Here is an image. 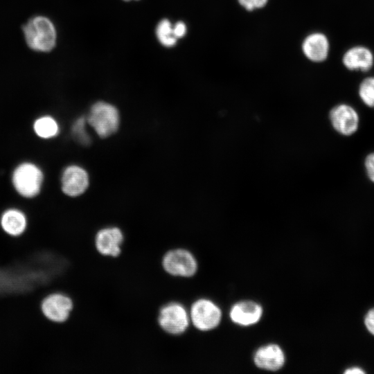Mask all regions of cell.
<instances>
[{"label": "cell", "instance_id": "6da1fadb", "mask_svg": "<svg viewBox=\"0 0 374 374\" xmlns=\"http://www.w3.org/2000/svg\"><path fill=\"white\" fill-rule=\"evenodd\" d=\"M10 181L13 189L20 197L33 199L42 192L44 173L38 164L24 161L12 169Z\"/></svg>", "mask_w": 374, "mask_h": 374}, {"label": "cell", "instance_id": "7a4b0ae2", "mask_svg": "<svg viewBox=\"0 0 374 374\" xmlns=\"http://www.w3.org/2000/svg\"><path fill=\"white\" fill-rule=\"evenodd\" d=\"M26 42L34 51L48 52L56 44L57 32L47 17L37 16L30 19L23 28Z\"/></svg>", "mask_w": 374, "mask_h": 374}, {"label": "cell", "instance_id": "3957f363", "mask_svg": "<svg viewBox=\"0 0 374 374\" xmlns=\"http://www.w3.org/2000/svg\"><path fill=\"white\" fill-rule=\"evenodd\" d=\"M87 123L101 138H106L116 132L120 124L117 108L105 101H97L92 105L87 116Z\"/></svg>", "mask_w": 374, "mask_h": 374}, {"label": "cell", "instance_id": "277c9868", "mask_svg": "<svg viewBox=\"0 0 374 374\" xmlns=\"http://www.w3.org/2000/svg\"><path fill=\"white\" fill-rule=\"evenodd\" d=\"M162 265L167 273L175 276L190 277L197 269L193 255L183 249L167 252L163 258Z\"/></svg>", "mask_w": 374, "mask_h": 374}, {"label": "cell", "instance_id": "5b68a950", "mask_svg": "<svg viewBox=\"0 0 374 374\" xmlns=\"http://www.w3.org/2000/svg\"><path fill=\"white\" fill-rule=\"evenodd\" d=\"M158 323L167 333L177 335L182 334L188 328L189 317L181 304L170 303L160 310Z\"/></svg>", "mask_w": 374, "mask_h": 374}, {"label": "cell", "instance_id": "8992f818", "mask_svg": "<svg viewBox=\"0 0 374 374\" xmlns=\"http://www.w3.org/2000/svg\"><path fill=\"white\" fill-rule=\"evenodd\" d=\"M190 315L192 323L196 328L206 331L219 325L222 312L219 307L213 302L201 299L192 305Z\"/></svg>", "mask_w": 374, "mask_h": 374}, {"label": "cell", "instance_id": "52a82bcc", "mask_svg": "<svg viewBox=\"0 0 374 374\" xmlns=\"http://www.w3.org/2000/svg\"><path fill=\"white\" fill-rule=\"evenodd\" d=\"M60 182L62 191L65 195L78 197L89 186V175L85 169L78 165H69L62 172Z\"/></svg>", "mask_w": 374, "mask_h": 374}, {"label": "cell", "instance_id": "ba28073f", "mask_svg": "<svg viewBox=\"0 0 374 374\" xmlns=\"http://www.w3.org/2000/svg\"><path fill=\"white\" fill-rule=\"evenodd\" d=\"M330 120L334 129L344 136L353 134L359 127V115L348 105L341 104L332 108L330 113Z\"/></svg>", "mask_w": 374, "mask_h": 374}, {"label": "cell", "instance_id": "9c48e42d", "mask_svg": "<svg viewBox=\"0 0 374 374\" xmlns=\"http://www.w3.org/2000/svg\"><path fill=\"white\" fill-rule=\"evenodd\" d=\"M72 308V300L69 296L60 293L48 296L42 303V310L44 316L57 323L65 321Z\"/></svg>", "mask_w": 374, "mask_h": 374}, {"label": "cell", "instance_id": "30bf717a", "mask_svg": "<svg viewBox=\"0 0 374 374\" xmlns=\"http://www.w3.org/2000/svg\"><path fill=\"white\" fill-rule=\"evenodd\" d=\"M123 235L117 227H107L98 231L95 238V245L98 251L104 256H118L121 252V245Z\"/></svg>", "mask_w": 374, "mask_h": 374}, {"label": "cell", "instance_id": "8fae6325", "mask_svg": "<svg viewBox=\"0 0 374 374\" xmlns=\"http://www.w3.org/2000/svg\"><path fill=\"white\" fill-rule=\"evenodd\" d=\"M254 362L260 368L277 371L285 363V355L280 347L276 344H268L260 347L255 353Z\"/></svg>", "mask_w": 374, "mask_h": 374}, {"label": "cell", "instance_id": "7c38bea8", "mask_svg": "<svg viewBox=\"0 0 374 374\" xmlns=\"http://www.w3.org/2000/svg\"><path fill=\"white\" fill-rule=\"evenodd\" d=\"M262 314V307L257 303L250 301L237 303L230 311V318L232 321L244 326L256 323L260 319Z\"/></svg>", "mask_w": 374, "mask_h": 374}, {"label": "cell", "instance_id": "4fadbf2b", "mask_svg": "<svg viewBox=\"0 0 374 374\" xmlns=\"http://www.w3.org/2000/svg\"><path fill=\"white\" fill-rule=\"evenodd\" d=\"M0 225L9 235H21L26 229L28 220L26 214L19 208L10 207L5 209L0 216Z\"/></svg>", "mask_w": 374, "mask_h": 374}, {"label": "cell", "instance_id": "5bb4252c", "mask_svg": "<svg viewBox=\"0 0 374 374\" xmlns=\"http://www.w3.org/2000/svg\"><path fill=\"white\" fill-rule=\"evenodd\" d=\"M329 44L327 37L321 33H314L305 37L302 44V51L310 61L320 62L328 56Z\"/></svg>", "mask_w": 374, "mask_h": 374}, {"label": "cell", "instance_id": "9a60e30c", "mask_svg": "<svg viewBox=\"0 0 374 374\" xmlns=\"http://www.w3.org/2000/svg\"><path fill=\"white\" fill-rule=\"evenodd\" d=\"M373 62L371 52L363 46H356L349 49L344 55L343 62L350 70H369Z\"/></svg>", "mask_w": 374, "mask_h": 374}, {"label": "cell", "instance_id": "2e32d148", "mask_svg": "<svg viewBox=\"0 0 374 374\" xmlns=\"http://www.w3.org/2000/svg\"><path fill=\"white\" fill-rule=\"evenodd\" d=\"M32 126L35 135L42 140L52 139L60 132L58 122L49 114H43L37 117L33 121Z\"/></svg>", "mask_w": 374, "mask_h": 374}, {"label": "cell", "instance_id": "e0dca14e", "mask_svg": "<svg viewBox=\"0 0 374 374\" xmlns=\"http://www.w3.org/2000/svg\"><path fill=\"white\" fill-rule=\"evenodd\" d=\"M154 34L159 44L166 48L175 47L179 41L174 35L172 22L168 18L161 19L157 22Z\"/></svg>", "mask_w": 374, "mask_h": 374}, {"label": "cell", "instance_id": "ac0fdd59", "mask_svg": "<svg viewBox=\"0 0 374 374\" xmlns=\"http://www.w3.org/2000/svg\"><path fill=\"white\" fill-rule=\"evenodd\" d=\"M87 118L84 116L78 118L72 124L71 133L73 138L82 145H89L91 138L87 131Z\"/></svg>", "mask_w": 374, "mask_h": 374}, {"label": "cell", "instance_id": "d6986e66", "mask_svg": "<svg viewBox=\"0 0 374 374\" xmlns=\"http://www.w3.org/2000/svg\"><path fill=\"white\" fill-rule=\"evenodd\" d=\"M359 95L366 105L374 108V78H367L362 82Z\"/></svg>", "mask_w": 374, "mask_h": 374}, {"label": "cell", "instance_id": "ffe728a7", "mask_svg": "<svg viewBox=\"0 0 374 374\" xmlns=\"http://www.w3.org/2000/svg\"><path fill=\"white\" fill-rule=\"evenodd\" d=\"M238 3L247 10L252 11L264 7L268 0H238Z\"/></svg>", "mask_w": 374, "mask_h": 374}, {"label": "cell", "instance_id": "44dd1931", "mask_svg": "<svg viewBox=\"0 0 374 374\" xmlns=\"http://www.w3.org/2000/svg\"><path fill=\"white\" fill-rule=\"evenodd\" d=\"M172 29L174 35L178 40L184 38L188 32L186 24L181 20L172 23Z\"/></svg>", "mask_w": 374, "mask_h": 374}, {"label": "cell", "instance_id": "7402d4cb", "mask_svg": "<svg viewBox=\"0 0 374 374\" xmlns=\"http://www.w3.org/2000/svg\"><path fill=\"white\" fill-rule=\"evenodd\" d=\"M365 168L369 179L374 183V152L366 157Z\"/></svg>", "mask_w": 374, "mask_h": 374}, {"label": "cell", "instance_id": "603a6c76", "mask_svg": "<svg viewBox=\"0 0 374 374\" xmlns=\"http://www.w3.org/2000/svg\"><path fill=\"white\" fill-rule=\"evenodd\" d=\"M365 325L368 330L374 335V308L371 309L366 314L365 317Z\"/></svg>", "mask_w": 374, "mask_h": 374}, {"label": "cell", "instance_id": "cb8c5ba5", "mask_svg": "<svg viewBox=\"0 0 374 374\" xmlns=\"http://www.w3.org/2000/svg\"><path fill=\"white\" fill-rule=\"evenodd\" d=\"M345 373H347V374H362V373H364V371L358 368V367H352V368H348L346 371H345Z\"/></svg>", "mask_w": 374, "mask_h": 374}, {"label": "cell", "instance_id": "d4e9b609", "mask_svg": "<svg viewBox=\"0 0 374 374\" xmlns=\"http://www.w3.org/2000/svg\"><path fill=\"white\" fill-rule=\"evenodd\" d=\"M125 2H130V1H140V0H123Z\"/></svg>", "mask_w": 374, "mask_h": 374}]
</instances>
